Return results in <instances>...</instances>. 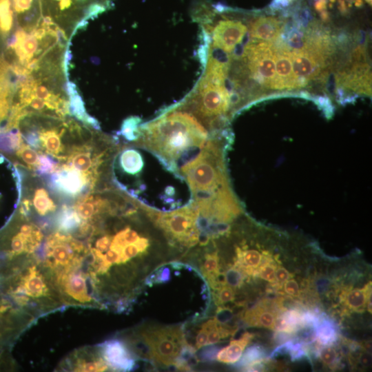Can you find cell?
<instances>
[{
  "instance_id": "1",
  "label": "cell",
  "mask_w": 372,
  "mask_h": 372,
  "mask_svg": "<svg viewBox=\"0 0 372 372\" xmlns=\"http://www.w3.org/2000/svg\"><path fill=\"white\" fill-rule=\"evenodd\" d=\"M139 209L133 198L112 192L76 237L84 245L85 268L100 309L130 311L150 267L153 241Z\"/></svg>"
},
{
  "instance_id": "2",
  "label": "cell",
  "mask_w": 372,
  "mask_h": 372,
  "mask_svg": "<svg viewBox=\"0 0 372 372\" xmlns=\"http://www.w3.org/2000/svg\"><path fill=\"white\" fill-rule=\"evenodd\" d=\"M229 130L211 135L199 152L178 168L191 193V202L199 214L226 218L239 211L242 205L234 194L225 164L230 142Z\"/></svg>"
},
{
  "instance_id": "3",
  "label": "cell",
  "mask_w": 372,
  "mask_h": 372,
  "mask_svg": "<svg viewBox=\"0 0 372 372\" xmlns=\"http://www.w3.org/2000/svg\"><path fill=\"white\" fill-rule=\"evenodd\" d=\"M138 130V137L132 145L151 152L180 178L178 163L181 158L200 148L213 135L180 104L167 110L154 120L140 125Z\"/></svg>"
},
{
  "instance_id": "4",
  "label": "cell",
  "mask_w": 372,
  "mask_h": 372,
  "mask_svg": "<svg viewBox=\"0 0 372 372\" xmlns=\"http://www.w3.org/2000/svg\"><path fill=\"white\" fill-rule=\"evenodd\" d=\"M10 271L6 293L17 306L37 320L66 309L40 257L13 267Z\"/></svg>"
},
{
  "instance_id": "5",
  "label": "cell",
  "mask_w": 372,
  "mask_h": 372,
  "mask_svg": "<svg viewBox=\"0 0 372 372\" xmlns=\"http://www.w3.org/2000/svg\"><path fill=\"white\" fill-rule=\"evenodd\" d=\"M185 331V328L181 325L143 324L118 336L127 343L139 359L169 367L174 365L183 346L187 342Z\"/></svg>"
},
{
  "instance_id": "6",
  "label": "cell",
  "mask_w": 372,
  "mask_h": 372,
  "mask_svg": "<svg viewBox=\"0 0 372 372\" xmlns=\"http://www.w3.org/2000/svg\"><path fill=\"white\" fill-rule=\"evenodd\" d=\"M139 204L153 225L163 231L170 245L190 249L198 243V211L192 203L169 211Z\"/></svg>"
},
{
  "instance_id": "7",
  "label": "cell",
  "mask_w": 372,
  "mask_h": 372,
  "mask_svg": "<svg viewBox=\"0 0 372 372\" xmlns=\"http://www.w3.org/2000/svg\"><path fill=\"white\" fill-rule=\"evenodd\" d=\"M204 34L205 44L220 49L227 54L231 53L235 47L241 43L247 32V28L240 21L223 17L212 25L200 23Z\"/></svg>"
},
{
  "instance_id": "8",
  "label": "cell",
  "mask_w": 372,
  "mask_h": 372,
  "mask_svg": "<svg viewBox=\"0 0 372 372\" xmlns=\"http://www.w3.org/2000/svg\"><path fill=\"white\" fill-rule=\"evenodd\" d=\"M246 61L251 77L271 88L276 71V46L270 43L248 44L241 55Z\"/></svg>"
},
{
  "instance_id": "9",
  "label": "cell",
  "mask_w": 372,
  "mask_h": 372,
  "mask_svg": "<svg viewBox=\"0 0 372 372\" xmlns=\"http://www.w3.org/2000/svg\"><path fill=\"white\" fill-rule=\"evenodd\" d=\"M110 371H130L137 367L138 356L120 336L97 344Z\"/></svg>"
},
{
  "instance_id": "10",
  "label": "cell",
  "mask_w": 372,
  "mask_h": 372,
  "mask_svg": "<svg viewBox=\"0 0 372 372\" xmlns=\"http://www.w3.org/2000/svg\"><path fill=\"white\" fill-rule=\"evenodd\" d=\"M56 371H105L108 366L103 359L98 345L74 349L57 365Z\"/></svg>"
},
{
  "instance_id": "11",
  "label": "cell",
  "mask_w": 372,
  "mask_h": 372,
  "mask_svg": "<svg viewBox=\"0 0 372 372\" xmlns=\"http://www.w3.org/2000/svg\"><path fill=\"white\" fill-rule=\"evenodd\" d=\"M292 68L298 87L304 86L324 65L327 56L317 51L302 48L291 51Z\"/></svg>"
},
{
  "instance_id": "12",
  "label": "cell",
  "mask_w": 372,
  "mask_h": 372,
  "mask_svg": "<svg viewBox=\"0 0 372 372\" xmlns=\"http://www.w3.org/2000/svg\"><path fill=\"white\" fill-rule=\"evenodd\" d=\"M296 87H299L293 72L291 51L285 46H276V71L271 89Z\"/></svg>"
},
{
  "instance_id": "13",
  "label": "cell",
  "mask_w": 372,
  "mask_h": 372,
  "mask_svg": "<svg viewBox=\"0 0 372 372\" xmlns=\"http://www.w3.org/2000/svg\"><path fill=\"white\" fill-rule=\"evenodd\" d=\"M240 245L235 248L236 259L234 266L240 269L247 276H255L256 271L264 260L267 250L249 247L245 240H242Z\"/></svg>"
},
{
  "instance_id": "14",
  "label": "cell",
  "mask_w": 372,
  "mask_h": 372,
  "mask_svg": "<svg viewBox=\"0 0 372 372\" xmlns=\"http://www.w3.org/2000/svg\"><path fill=\"white\" fill-rule=\"evenodd\" d=\"M282 32L281 21L273 17H260L250 24L249 35L262 41H276Z\"/></svg>"
},
{
  "instance_id": "15",
  "label": "cell",
  "mask_w": 372,
  "mask_h": 372,
  "mask_svg": "<svg viewBox=\"0 0 372 372\" xmlns=\"http://www.w3.org/2000/svg\"><path fill=\"white\" fill-rule=\"evenodd\" d=\"M278 313L268 303H259L249 309L242 315V321L249 327H263L273 330Z\"/></svg>"
},
{
  "instance_id": "16",
  "label": "cell",
  "mask_w": 372,
  "mask_h": 372,
  "mask_svg": "<svg viewBox=\"0 0 372 372\" xmlns=\"http://www.w3.org/2000/svg\"><path fill=\"white\" fill-rule=\"evenodd\" d=\"M8 74L0 75V132L8 122L17 90Z\"/></svg>"
},
{
  "instance_id": "17",
  "label": "cell",
  "mask_w": 372,
  "mask_h": 372,
  "mask_svg": "<svg viewBox=\"0 0 372 372\" xmlns=\"http://www.w3.org/2000/svg\"><path fill=\"white\" fill-rule=\"evenodd\" d=\"M253 337L254 334L251 333H243L240 338L232 340L229 345L218 351L216 360L225 364L237 362Z\"/></svg>"
},
{
  "instance_id": "18",
  "label": "cell",
  "mask_w": 372,
  "mask_h": 372,
  "mask_svg": "<svg viewBox=\"0 0 372 372\" xmlns=\"http://www.w3.org/2000/svg\"><path fill=\"white\" fill-rule=\"evenodd\" d=\"M341 297L347 309L362 313L366 309L368 300L371 298V282H369L362 288L344 291L342 292Z\"/></svg>"
},
{
  "instance_id": "19",
  "label": "cell",
  "mask_w": 372,
  "mask_h": 372,
  "mask_svg": "<svg viewBox=\"0 0 372 372\" xmlns=\"http://www.w3.org/2000/svg\"><path fill=\"white\" fill-rule=\"evenodd\" d=\"M220 257L218 250L206 251L199 261V271L204 276L209 286L212 288L220 273Z\"/></svg>"
},
{
  "instance_id": "20",
  "label": "cell",
  "mask_w": 372,
  "mask_h": 372,
  "mask_svg": "<svg viewBox=\"0 0 372 372\" xmlns=\"http://www.w3.org/2000/svg\"><path fill=\"white\" fill-rule=\"evenodd\" d=\"M338 338L336 324L324 315L319 316L316 340L320 346L333 345Z\"/></svg>"
},
{
  "instance_id": "21",
  "label": "cell",
  "mask_w": 372,
  "mask_h": 372,
  "mask_svg": "<svg viewBox=\"0 0 372 372\" xmlns=\"http://www.w3.org/2000/svg\"><path fill=\"white\" fill-rule=\"evenodd\" d=\"M266 353L260 345L254 344L249 347L236 364L237 369L243 371L247 367L265 360Z\"/></svg>"
},
{
  "instance_id": "22",
  "label": "cell",
  "mask_w": 372,
  "mask_h": 372,
  "mask_svg": "<svg viewBox=\"0 0 372 372\" xmlns=\"http://www.w3.org/2000/svg\"><path fill=\"white\" fill-rule=\"evenodd\" d=\"M276 267V262L270 255L269 251L267 250L264 260L257 269L255 276H258L262 279L274 284Z\"/></svg>"
},
{
  "instance_id": "23",
  "label": "cell",
  "mask_w": 372,
  "mask_h": 372,
  "mask_svg": "<svg viewBox=\"0 0 372 372\" xmlns=\"http://www.w3.org/2000/svg\"><path fill=\"white\" fill-rule=\"evenodd\" d=\"M321 362L331 369H335L340 364L339 354L332 345L321 346L317 349Z\"/></svg>"
},
{
  "instance_id": "24",
  "label": "cell",
  "mask_w": 372,
  "mask_h": 372,
  "mask_svg": "<svg viewBox=\"0 0 372 372\" xmlns=\"http://www.w3.org/2000/svg\"><path fill=\"white\" fill-rule=\"evenodd\" d=\"M141 119L137 116H130L125 119L121 125L119 134L126 141L134 142L138 137V126Z\"/></svg>"
},
{
  "instance_id": "25",
  "label": "cell",
  "mask_w": 372,
  "mask_h": 372,
  "mask_svg": "<svg viewBox=\"0 0 372 372\" xmlns=\"http://www.w3.org/2000/svg\"><path fill=\"white\" fill-rule=\"evenodd\" d=\"M226 285L234 289L240 288L245 281L247 275L238 267L231 266L225 272Z\"/></svg>"
},
{
  "instance_id": "26",
  "label": "cell",
  "mask_w": 372,
  "mask_h": 372,
  "mask_svg": "<svg viewBox=\"0 0 372 372\" xmlns=\"http://www.w3.org/2000/svg\"><path fill=\"white\" fill-rule=\"evenodd\" d=\"M213 290V300L218 306L231 302L236 298L235 289L227 285H222Z\"/></svg>"
},
{
  "instance_id": "27",
  "label": "cell",
  "mask_w": 372,
  "mask_h": 372,
  "mask_svg": "<svg viewBox=\"0 0 372 372\" xmlns=\"http://www.w3.org/2000/svg\"><path fill=\"white\" fill-rule=\"evenodd\" d=\"M287 43L295 50L301 49L304 46V40L303 33L297 29H291L287 33Z\"/></svg>"
},
{
  "instance_id": "28",
  "label": "cell",
  "mask_w": 372,
  "mask_h": 372,
  "mask_svg": "<svg viewBox=\"0 0 372 372\" xmlns=\"http://www.w3.org/2000/svg\"><path fill=\"white\" fill-rule=\"evenodd\" d=\"M219 349L218 347L209 344L206 347H202L198 355H196L198 362H207L216 359V355Z\"/></svg>"
},
{
  "instance_id": "29",
  "label": "cell",
  "mask_w": 372,
  "mask_h": 372,
  "mask_svg": "<svg viewBox=\"0 0 372 372\" xmlns=\"http://www.w3.org/2000/svg\"><path fill=\"white\" fill-rule=\"evenodd\" d=\"M292 277V274L284 267L281 265L277 266L275 272V283L272 284V285L280 289L283 283Z\"/></svg>"
},
{
  "instance_id": "30",
  "label": "cell",
  "mask_w": 372,
  "mask_h": 372,
  "mask_svg": "<svg viewBox=\"0 0 372 372\" xmlns=\"http://www.w3.org/2000/svg\"><path fill=\"white\" fill-rule=\"evenodd\" d=\"M284 293L291 297L298 298L300 296V289L296 279L289 278L285 282L281 287Z\"/></svg>"
},
{
  "instance_id": "31",
  "label": "cell",
  "mask_w": 372,
  "mask_h": 372,
  "mask_svg": "<svg viewBox=\"0 0 372 372\" xmlns=\"http://www.w3.org/2000/svg\"><path fill=\"white\" fill-rule=\"evenodd\" d=\"M357 364L364 369L369 368L371 365V354L364 347L360 350L358 358L355 360L353 365H356Z\"/></svg>"
},
{
  "instance_id": "32",
  "label": "cell",
  "mask_w": 372,
  "mask_h": 372,
  "mask_svg": "<svg viewBox=\"0 0 372 372\" xmlns=\"http://www.w3.org/2000/svg\"><path fill=\"white\" fill-rule=\"evenodd\" d=\"M207 331L204 325L202 324L200 329L198 331L196 336V340L194 347L197 350L202 348L204 346L207 345Z\"/></svg>"
},
{
  "instance_id": "33",
  "label": "cell",
  "mask_w": 372,
  "mask_h": 372,
  "mask_svg": "<svg viewBox=\"0 0 372 372\" xmlns=\"http://www.w3.org/2000/svg\"><path fill=\"white\" fill-rule=\"evenodd\" d=\"M1 199H2V194L1 193H0V203H1Z\"/></svg>"
}]
</instances>
